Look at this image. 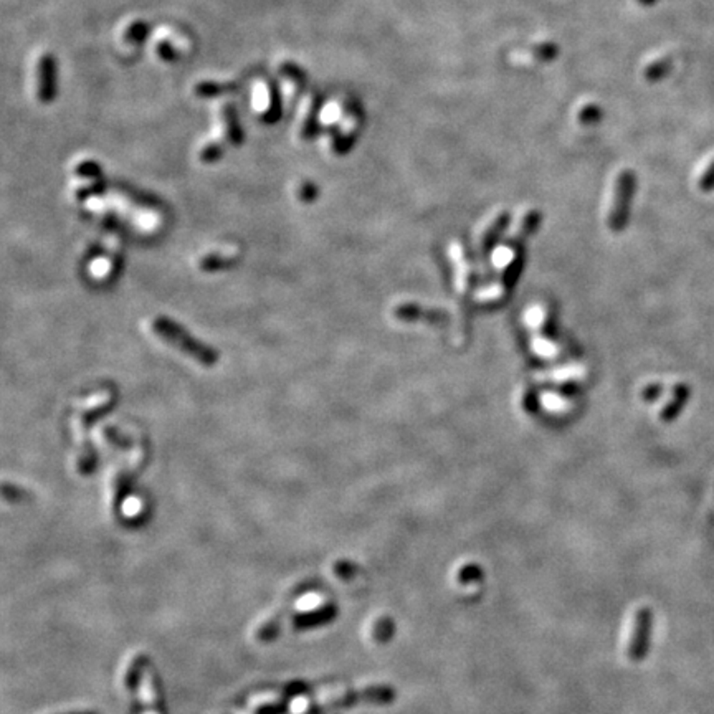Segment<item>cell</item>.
Returning a JSON list of instances; mask_svg holds the SVG:
<instances>
[{"label": "cell", "instance_id": "cell-1", "mask_svg": "<svg viewBox=\"0 0 714 714\" xmlns=\"http://www.w3.org/2000/svg\"><path fill=\"white\" fill-rule=\"evenodd\" d=\"M152 331L156 336H159L163 341L167 342L172 348L179 349L180 353L187 354L193 361L205 367H212L219 362V350L207 346L205 342L199 341L184 329L182 326L177 324L176 321L169 320L167 316H157L152 321Z\"/></svg>", "mask_w": 714, "mask_h": 714}, {"label": "cell", "instance_id": "cell-2", "mask_svg": "<svg viewBox=\"0 0 714 714\" xmlns=\"http://www.w3.org/2000/svg\"><path fill=\"white\" fill-rule=\"evenodd\" d=\"M395 698V691L390 687H367L364 689H344V691H324L321 695L309 698V703L314 704H331V706H350L357 703H374V704H389Z\"/></svg>", "mask_w": 714, "mask_h": 714}, {"label": "cell", "instance_id": "cell-3", "mask_svg": "<svg viewBox=\"0 0 714 714\" xmlns=\"http://www.w3.org/2000/svg\"><path fill=\"white\" fill-rule=\"evenodd\" d=\"M636 189V176L630 169H623L619 172L615 179L614 200H612L610 211L607 217V227L612 232H622L630 215L632 197Z\"/></svg>", "mask_w": 714, "mask_h": 714}, {"label": "cell", "instance_id": "cell-4", "mask_svg": "<svg viewBox=\"0 0 714 714\" xmlns=\"http://www.w3.org/2000/svg\"><path fill=\"white\" fill-rule=\"evenodd\" d=\"M58 91V63L51 53L38 58L37 64V98L40 103L48 104L56 98Z\"/></svg>", "mask_w": 714, "mask_h": 714}, {"label": "cell", "instance_id": "cell-5", "mask_svg": "<svg viewBox=\"0 0 714 714\" xmlns=\"http://www.w3.org/2000/svg\"><path fill=\"white\" fill-rule=\"evenodd\" d=\"M652 635V612L648 608H641L636 612L633 619V632L630 643H628V656L633 661H640L647 655L648 645Z\"/></svg>", "mask_w": 714, "mask_h": 714}, {"label": "cell", "instance_id": "cell-6", "mask_svg": "<svg viewBox=\"0 0 714 714\" xmlns=\"http://www.w3.org/2000/svg\"><path fill=\"white\" fill-rule=\"evenodd\" d=\"M394 314L397 320L407 321V322H415V321H425L431 322V324H445L449 322V314L443 309H430V308H422V306L415 305V302H402L397 308L394 309Z\"/></svg>", "mask_w": 714, "mask_h": 714}, {"label": "cell", "instance_id": "cell-7", "mask_svg": "<svg viewBox=\"0 0 714 714\" xmlns=\"http://www.w3.org/2000/svg\"><path fill=\"white\" fill-rule=\"evenodd\" d=\"M334 617H336V607H334V605H326V607L320 608V610L302 614L300 619L293 620V628L294 630H308V628L320 627V625L331 622Z\"/></svg>", "mask_w": 714, "mask_h": 714}, {"label": "cell", "instance_id": "cell-8", "mask_svg": "<svg viewBox=\"0 0 714 714\" xmlns=\"http://www.w3.org/2000/svg\"><path fill=\"white\" fill-rule=\"evenodd\" d=\"M510 222H511L510 213H508V212L498 213V215L495 217V220L490 224V227H488L485 232H483V235H481V248L483 250H490L491 247H493L496 241L499 240V237H501L503 233H504V230L508 228Z\"/></svg>", "mask_w": 714, "mask_h": 714}, {"label": "cell", "instance_id": "cell-9", "mask_svg": "<svg viewBox=\"0 0 714 714\" xmlns=\"http://www.w3.org/2000/svg\"><path fill=\"white\" fill-rule=\"evenodd\" d=\"M222 112H224V124H225V128H227L228 141L233 144V146H240V144L243 143L245 136H243V129H241L240 121H238L235 106H233L232 103L224 104Z\"/></svg>", "mask_w": 714, "mask_h": 714}, {"label": "cell", "instance_id": "cell-10", "mask_svg": "<svg viewBox=\"0 0 714 714\" xmlns=\"http://www.w3.org/2000/svg\"><path fill=\"white\" fill-rule=\"evenodd\" d=\"M138 689H139L141 703H143V706H144V711H146V709H157L156 680H154V675H152L151 669L144 668Z\"/></svg>", "mask_w": 714, "mask_h": 714}, {"label": "cell", "instance_id": "cell-11", "mask_svg": "<svg viewBox=\"0 0 714 714\" xmlns=\"http://www.w3.org/2000/svg\"><path fill=\"white\" fill-rule=\"evenodd\" d=\"M144 668H146L144 667V656L136 655L134 658L129 660V663L123 671V688L126 691L131 693L134 688H139V681Z\"/></svg>", "mask_w": 714, "mask_h": 714}, {"label": "cell", "instance_id": "cell-12", "mask_svg": "<svg viewBox=\"0 0 714 714\" xmlns=\"http://www.w3.org/2000/svg\"><path fill=\"white\" fill-rule=\"evenodd\" d=\"M235 90L237 84H222L215 82H202L197 83L195 88H193V91H195V95L199 96V98H217V96L227 95V93Z\"/></svg>", "mask_w": 714, "mask_h": 714}, {"label": "cell", "instance_id": "cell-13", "mask_svg": "<svg viewBox=\"0 0 714 714\" xmlns=\"http://www.w3.org/2000/svg\"><path fill=\"white\" fill-rule=\"evenodd\" d=\"M604 119V110L600 104L587 103L577 111V123L582 126H594Z\"/></svg>", "mask_w": 714, "mask_h": 714}, {"label": "cell", "instance_id": "cell-14", "mask_svg": "<svg viewBox=\"0 0 714 714\" xmlns=\"http://www.w3.org/2000/svg\"><path fill=\"white\" fill-rule=\"evenodd\" d=\"M540 222H543V213H540L539 211H536V209H532V211H527L523 215L521 222H519L518 237L519 238H521V237H529L534 232H538Z\"/></svg>", "mask_w": 714, "mask_h": 714}, {"label": "cell", "instance_id": "cell-15", "mask_svg": "<svg viewBox=\"0 0 714 714\" xmlns=\"http://www.w3.org/2000/svg\"><path fill=\"white\" fill-rule=\"evenodd\" d=\"M280 625H281V614H276V615L270 617V619H266L265 622L257 628V632H255L257 640L263 641V643H266V641H272L276 636L278 630H280Z\"/></svg>", "mask_w": 714, "mask_h": 714}, {"label": "cell", "instance_id": "cell-16", "mask_svg": "<svg viewBox=\"0 0 714 714\" xmlns=\"http://www.w3.org/2000/svg\"><path fill=\"white\" fill-rule=\"evenodd\" d=\"M531 53L538 62L549 63L559 56V45L554 42H539L532 47Z\"/></svg>", "mask_w": 714, "mask_h": 714}, {"label": "cell", "instance_id": "cell-17", "mask_svg": "<svg viewBox=\"0 0 714 714\" xmlns=\"http://www.w3.org/2000/svg\"><path fill=\"white\" fill-rule=\"evenodd\" d=\"M458 582L463 586H471V584H479L483 580V569L478 564H465L463 567H460L458 571Z\"/></svg>", "mask_w": 714, "mask_h": 714}, {"label": "cell", "instance_id": "cell-18", "mask_svg": "<svg viewBox=\"0 0 714 714\" xmlns=\"http://www.w3.org/2000/svg\"><path fill=\"white\" fill-rule=\"evenodd\" d=\"M270 96H272V103H270L268 110H266L263 115H261V121H263V123L273 124V123H276L278 119H280V115H281L280 91H278V88L275 86V84H272V86H270Z\"/></svg>", "mask_w": 714, "mask_h": 714}, {"label": "cell", "instance_id": "cell-19", "mask_svg": "<svg viewBox=\"0 0 714 714\" xmlns=\"http://www.w3.org/2000/svg\"><path fill=\"white\" fill-rule=\"evenodd\" d=\"M320 110H321V98H314L313 104H311V111H309V115L306 116L305 124H302V129H301L302 138L311 139L313 136L316 134L318 115H320Z\"/></svg>", "mask_w": 714, "mask_h": 714}, {"label": "cell", "instance_id": "cell-20", "mask_svg": "<svg viewBox=\"0 0 714 714\" xmlns=\"http://www.w3.org/2000/svg\"><path fill=\"white\" fill-rule=\"evenodd\" d=\"M324 600H322V597L320 594H314V592H311V594H305L301 595L300 599L296 600V604H294V608H296L298 612H301V614H309V612H314V610H320V608L326 607Z\"/></svg>", "mask_w": 714, "mask_h": 714}, {"label": "cell", "instance_id": "cell-21", "mask_svg": "<svg viewBox=\"0 0 714 714\" xmlns=\"http://www.w3.org/2000/svg\"><path fill=\"white\" fill-rule=\"evenodd\" d=\"M669 70V62L665 58L655 60L650 64H647V68L643 70V78L648 82H658L660 78H663Z\"/></svg>", "mask_w": 714, "mask_h": 714}, {"label": "cell", "instance_id": "cell-22", "mask_svg": "<svg viewBox=\"0 0 714 714\" xmlns=\"http://www.w3.org/2000/svg\"><path fill=\"white\" fill-rule=\"evenodd\" d=\"M394 632H395L394 622L389 619V617H384V619H379L376 625H374L372 635L377 641L385 643V641H389L390 639H392Z\"/></svg>", "mask_w": 714, "mask_h": 714}, {"label": "cell", "instance_id": "cell-23", "mask_svg": "<svg viewBox=\"0 0 714 714\" xmlns=\"http://www.w3.org/2000/svg\"><path fill=\"white\" fill-rule=\"evenodd\" d=\"M233 261H235V258H227L212 253V255H207L200 261V270H204V272H217V270L227 268Z\"/></svg>", "mask_w": 714, "mask_h": 714}, {"label": "cell", "instance_id": "cell-24", "mask_svg": "<svg viewBox=\"0 0 714 714\" xmlns=\"http://www.w3.org/2000/svg\"><path fill=\"white\" fill-rule=\"evenodd\" d=\"M224 156V146L220 143H209L200 151V160L205 164H213Z\"/></svg>", "mask_w": 714, "mask_h": 714}, {"label": "cell", "instance_id": "cell-25", "mask_svg": "<svg viewBox=\"0 0 714 714\" xmlns=\"http://www.w3.org/2000/svg\"><path fill=\"white\" fill-rule=\"evenodd\" d=\"M149 34V25L144 22H134L132 25H129L126 32V40L132 43H141Z\"/></svg>", "mask_w": 714, "mask_h": 714}, {"label": "cell", "instance_id": "cell-26", "mask_svg": "<svg viewBox=\"0 0 714 714\" xmlns=\"http://www.w3.org/2000/svg\"><path fill=\"white\" fill-rule=\"evenodd\" d=\"M354 141H356V138H354L353 134H337L336 139H334V144H333L334 152L339 156L348 154V152L354 146Z\"/></svg>", "mask_w": 714, "mask_h": 714}, {"label": "cell", "instance_id": "cell-27", "mask_svg": "<svg viewBox=\"0 0 714 714\" xmlns=\"http://www.w3.org/2000/svg\"><path fill=\"white\" fill-rule=\"evenodd\" d=\"M357 569L359 567L350 564L349 560H339V562L334 564V572H336V575L341 577V579H350V577H354L357 574Z\"/></svg>", "mask_w": 714, "mask_h": 714}, {"label": "cell", "instance_id": "cell-28", "mask_svg": "<svg viewBox=\"0 0 714 714\" xmlns=\"http://www.w3.org/2000/svg\"><path fill=\"white\" fill-rule=\"evenodd\" d=\"M318 193H320V191H318L316 185H314L313 182H305V184H301L300 191H298V197H300L301 202L311 204V202L316 200Z\"/></svg>", "mask_w": 714, "mask_h": 714}, {"label": "cell", "instance_id": "cell-29", "mask_svg": "<svg viewBox=\"0 0 714 714\" xmlns=\"http://www.w3.org/2000/svg\"><path fill=\"white\" fill-rule=\"evenodd\" d=\"M76 174L83 176V177H93V179H99L101 177V169L99 165L96 163H93V160H88V163H83L78 165V169H76Z\"/></svg>", "mask_w": 714, "mask_h": 714}, {"label": "cell", "instance_id": "cell-30", "mask_svg": "<svg viewBox=\"0 0 714 714\" xmlns=\"http://www.w3.org/2000/svg\"><path fill=\"white\" fill-rule=\"evenodd\" d=\"M157 53H159L160 58L165 60V62H172V60L177 58L174 47L167 42L159 43V45H157Z\"/></svg>", "mask_w": 714, "mask_h": 714}, {"label": "cell", "instance_id": "cell-31", "mask_svg": "<svg viewBox=\"0 0 714 714\" xmlns=\"http://www.w3.org/2000/svg\"><path fill=\"white\" fill-rule=\"evenodd\" d=\"M639 3H641V5H652V3H655V0H639Z\"/></svg>", "mask_w": 714, "mask_h": 714}, {"label": "cell", "instance_id": "cell-32", "mask_svg": "<svg viewBox=\"0 0 714 714\" xmlns=\"http://www.w3.org/2000/svg\"><path fill=\"white\" fill-rule=\"evenodd\" d=\"M143 714H160V711H157V709H146Z\"/></svg>", "mask_w": 714, "mask_h": 714}, {"label": "cell", "instance_id": "cell-33", "mask_svg": "<svg viewBox=\"0 0 714 714\" xmlns=\"http://www.w3.org/2000/svg\"><path fill=\"white\" fill-rule=\"evenodd\" d=\"M68 714H98V713H93V711H80V713H68Z\"/></svg>", "mask_w": 714, "mask_h": 714}]
</instances>
